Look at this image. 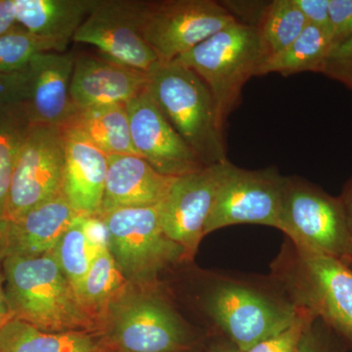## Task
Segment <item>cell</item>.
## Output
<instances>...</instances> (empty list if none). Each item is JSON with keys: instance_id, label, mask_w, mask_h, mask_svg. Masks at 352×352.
<instances>
[{"instance_id": "1", "label": "cell", "mask_w": 352, "mask_h": 352, "mask_svg": "<svg viewBox=\"0 0 352 352\" xmlns=\"http://www.w3.org/2000/svg\"><path fill=\"white\" fill-rule=\"evenodd\" d=\"M185 295L210 335L230 340L240 352L289 327L298 309L270 275L194 268Z\"/></svg>"}, {"instance_id": "2", "label": "cell", "mask_w": 352, "mask_h": 352, "mask_svg": "<svg viewBox=\"0 0 352 352\" xmlns=\"http://www.w3.org/2000/svg\"><path fill=\"white\" fill-rule=\"evenodd\" d=\"M1 267L14 318L44 332L100 333L53 252L36 258L8 256Z\"/></svg>"}, {"instance_id": "3", "label": "cell", "mask_w": 352, "mask_h": 352, "mask_svg": "<svg viewBox=\"0 0 352 352\" xmlns=\"http://www.w3.org/2000/svg\"><path fill=\"white\" fill-rule=\"evenodd\" d=\"M101 335L115 352H189L207 333L180 314L162 282L152 288L129 285L109 308Z\"/></svg>"}, {"instance_id": "4", "label": "cell", "mask_w": 352, "mask_h": 352, "mask_svg": "<svg viewBox=\"0 0 352 352\" xmlns=\"http://www.w3.org/2000/svg\"><path fill=\"white\" fill-rule=\"evenodd\" d=\"M270 275L298 309L319 317L352 344L351 267L286 238Z\"/></svg>"}, {"instance_id": "5", "label": "cell", "mask_w": 352, "mask_h": 352, "mask_svg": "<svg viewBox=\"0 0 352 352\" xmlns=\"http://www.w3.org/2000/svg\"><path fill=\"white\" fill-rule=\"evenodd\" d=\"M147 75L153 100L201 163L210 166L228 161L226 124L200 76L177 61L161 62Z\"/></svg>"}, {"instance_id": "6", "label": "cell", "mask_w": 352, "mask_h": 352, "mask_svg": "<svg viewBox=\"0 0 352 352\" xmlns=\"http://www.w3.org/2000/svg\"><path fill=\"white\" fill-rule=\"evenodd\" d=\"M266 59L258 29L237 20L175 61L200 76L226 124L239 105L242 90Z\"/></svg>"}, {"instance_id": "7", "label": "cell", "mask_w": 352, "mask_h": 352, "mask_svg": "<svg viewBox=\"0 0 352 352\" xmlns=\"http://www.w3.org/2000/svg\"><path fill=\"white\" fill-rule=\"evenodd\" d=\"M100 217L107 227L109 250L132 286H159L164 274L188 263L182 248L164 233L159 205L118 208Z\"/></svg>"}, {"instance_id": "8", "label": "cell", "mask_w": 352, "mask_h": 352, "mask_svg": "<svg viewBox=\"0 0 352 352\" xmlns=\"http://www.w3.org/2000/svg\"><path fill=\"white\" fill-rule=\"evenodd\" d=\"M280 231L296 244L351 267V236L342 201L314 183L285 176Z\"/></svg>"}, {"instance_id": "9", "label": "cell", "mask_w": 352, "mask_h": 352, "mask_svg": "<svg viewBox=\"0 0 352 352\" xmlns=\"http://www.w3.org/2000/svg\"><path fill=\"white\" fill-rule=\"evenodd\" d=\"M235 21L212 0L138 1L141 36L162 63L175 61Z\"/></svg>"}, {"instance_id": "10", "label": "cell", "mask_w": 352, "mask_h": 352, "mask_svg": "<svg viewBox=\"0 0 352 352\" xmlns=\"http://www.w3.org/2000/svg\"><path fill=\"white\" fill-rule=\"evenodd\" d=\"M285 176L274 166L245 170L231 166L205 227V236L224 227L259 224L281 228Z\"/></svg>"}, {"instance_id": "11", "label": "cell", "mask_w": 352, "mask_h": 352, "mask_svg": "<svg viewBox=\"0 0 352 352\" xmlns=\"http://www.w3.org/2000/svg\"><path fill=\"white\" fill-rule=\"evenodd\" d=\"M64 164L63 129L32 124L14 170L6 217L19 219L62 193Z\"/></svg>"}, {"instance_id": "12", "label": "cell", "mask_w": 352, "mask_h": 352, "mask_svg": "<svg viewBox=\"0 0 352 352\" xmlns=\"http://www.w3.org/2000/svg\"><path fill=\"white\" fill-rule=\"evenodd\" d=\"M232 163L223 162L176 177L166 199L159 205L164 233L193 263L215 199Z\"/></svg>"}, {"instance_id": "13", "label": "cell", "mask_w": 352, "mask_h": 352, "mask_svg": "<svg viewBox=\"0 0 352 352\" xmlns=\"http://www.w3.org/2000/svg\"><path fill=\"white\" fill-rule=\"evenodd\" d=\"M73 41L94 45L102 56L146 74L161 63L141 36L134 0H99Z\"/></svg>"}, {"instance_id": "14", "label": "cell", "mask_w": 352, "mask_h": 352, "mask_svg": "<svg viewBox=\"0 0 352 352\" xmlns=\"http://www.w3.org/2000/svg\"><path fill=\"white\" fill-rule=\"evenodd\" d=\"M126 110L134 149L155 170L179 177L206 168L164 117L147 87L126 104Z\"/></svg>"}, {"instance_id": "15", "label": "cell", "mask_w": 352, "mask_h": 352, "mask_svg": "<svg viewBox=\"0 0 352 352\" xmlns=\"http://www.w3.org/2000/svg\"><path fill=\"white\" fill-rule=\"evenodd\" d=\"M148 75L119 62L96 55L76 57L72 75V102L76 111L122 104L142 94Z\"/></svg>"}, {"instance_id": "16", "label": "cell", "mask_w": 352, "mask_h": 352, "mask_svg": "<svg viewBox=\"0 0 352 352\" xmlns=\"http://www.w3.org/2000/svg\"><path fill=\"white\" fill-rule=\"evenodd\" d=\"M76 56L71 52H45L28 66V111L34 124L64 129L76 113L69 88Z\"/></svg>"}, {"instance_id": "17", "label": "cell", "mask_w": 352, "mask_h": 352, "mask_svg": "<svg viewBox=\"0 0 352 352\" xmlns=\"http://www.w3.org/2000/svg\"><path fill=\"white\" fill-rule=\"evenodd\" d=\"M64 134L62 194L78 214L100 217L109 156L78 134L68 131Z\"/></svg>"}, {"instance_id": "18", "label": "cell", "mask_w": 352, "mask_h": 352, "mask_svg": "<svg viewBox=\"0 0 352 352\" xmlns=\"http://www.w3.org/2000/svg\"><path fill=\"white\" fill-rule=\"evenodd\" d=\"M175 179L162 175L138 155L109 156L101 215L118 208L160 205Z\"/></svg>"}, {"instance_id": "19", "label": "cell", "mask_w": 352, "mask_h": 352, "mask_svg": "<svg viewBox=\"0 0 352 352\" xmlns=\"http://www.w3.org/2000/svg\"><path fill=\"white\" fill-rule=\"evenodd\" d=\"M63 194L32 208L15 220H10L9 256L36 258L55 248L78 217Z\"/></svg>"}, {"instance_id": "20", "label": "cell", "mask_w": 352, "mask_h": 352, "mask_svg": "<svg viewBox=\"0 0 352 352\" xmlns=\"http://www.w3.org/2000/svg\"><path fill=\"white\" fill-rule=\"evenodd\" d=\"M99 0H15L20 27L38 36L71 43Z\"/></svg>"}, {"instance_id": "21", "label": "cell", "mask_w": 352, "mask_h": 352, "mask_svg": "<svg viewBox=\"0 0 352 352\" xmlns=\"http://www.w3.org/2000/svg\"><path fill=\"white\" fill-rule=\"evenodd\" d=\"M0 352H115L98 333H48L12 318L0 327Z\"/></svg>"}, {"instance_id": "22", "label": "cell", "mask_w": 352, "mask_h": 352, "mask_svg": "<svg viewBox=\"0 0 352 352\" xmlns=\"http://www.w3.org/2000/svg\"><path fill=\"white\" fill-rule=\"evenodd\" d=\"M62 129L78 134L108 156L138 155L132 144L126 105L115 104L76 111Z\"/></svg>"}, {"instance_id": "23", "label": "cell", "mask_w": 352, "mask_h": 352, "mask_svg": "<svg viewBox=\"0 0 352 352\" xmlns=\"http://www.w3.org/2000/svg\"><path fill=\"white\" fill-rule=\"evenodd\" d=\"M333 48L330 30L307 25L300 36L288 47L264 60L258 76L278 73L292 76L303 72L321 73Z\"/></svg>"}, {"instance_id": "24", "label": "cell", "mask_w": 352, "mask_h": 352, "mask_svg": "<svg viewBox=\"0 0 352 352\" xmlns=\"http://www.w3.org/2000/svg\"><path fill=\"white\" fill-rule=\"evenodd\" d=\"M122 274L109 248L94 256L83 282L80 300L101 333V323L112 303L129 286Z\"/></svg>"}, {"instance_id": "25", "label": "cell", "mask_w": 352, "mask_h": 352, "mask_svg": "<svg viewBox=\"0 0 352 352\" xmlns=\"http://www.w3.org/2000/svg\"><path fill=\"white\" fill-rule=\"evenodd\" d=\"M32 124L25 103L0 117V217H6L14 170Z\"/></svg>"}, {"instance_id": "26", "label": "cell", "mask_w": 352, "mask_h": 352, "mask_svg": "<svg viewBox=\"0 0 352 352\" xmlns=\"http://www.w3.org/2000/svg\"><path fill=\"white\" fill-rule=\"evenodd\" d=\"M307 25L293 0H274L266 4L256 25L266 58L288 47Z\"/></svg>"}, {"instance_id": "27", "label": "cell", "mask_w": 352, "mask_h": 352, "mask_svg": "<svg viewBox=\"0 0 352 352\" xmlns=\"http://www.w3.org/2000/svg\"><path fill=\"white\" fill-rule=\"evenodd\" d=\"M69 43L38 36L16 25L0 36V73H17L28 68L32 58L45 52H65Z\"/></svg>"}, {"instance_id": "28", "label": "cell", "mask_w": 352, "mask_h": 352, "mask_svg": "<svg viewBox=\"0 0 352 352\" xmlns=\"http://www.w3.org/2000/svg\"><path fill=\"white\" fill-rule=\"evenodd\" d=\"M53 254L80 298L83 282L92 261L87 236L83 230L82 215H78L73 220L58 242Z\"/></svg>"}, {"instance_id": "29", "label": "cell", "mask_w": 352, "mask_h": 352, "mask_svg": "<svg viewBox=\"0 0 352 352\" xmlns=\"http://www.w3.org/2000/svg\"><path fill=\"white\" fill-rule=\"evenodd\" d=\"M298 309V308H296ZM314 314L298 309L295 321L281 332L261 340L245 352H296L307 322Z\"/></svg>"}, {"instance_id": "30", "label": "cell", "mask_w": 352, "mask_h": 352, "mask_svg": "<svg viewBox=\"0 0 352 352\" xmlns=\"http://www.w3.org/2000/svg\"><path fill=\"white\" fill-rule=\"evenodd\" d=\"M339 337L319 317L311 316L303 331L296 352H342L336 338Z\"/></svg>"}, {"instance_id": "31", "label": "cell", "mask_w": 352, "mask_h": 352, "mask_svg": "<svg viewBox=\"0 0 352 352\" xmlns=\"http://www.w3.org/2000/svg\"><path fill=\"white\" fill-rule=\"evenodd\" d=\"M27 69L17 73H0V117L14 106L27 103L29 97Z\"/></svg>"}, {"instance_id": "32", "label": "cell", "mask_w": 352, "mask_h": 352, "mask_svg": "<svg viewBox=\"0 0 352 352\" xmlns=\"http://www.w3.org/2000/svg\"><path fill=\"white\" fill-rule=\"evenodd\" d=\"M321 74L352 90V34L339 45L333 47Z\"/></svg>"}, {"instance_id": "33", "label": "cell", "mask_w": 352, "mask_h": 352, "mask_svg": "<svg viewBox=\"0 0 352 352\" xmlns=\"http://www.w3.org/2000/svg\"><path fill=\"white\" fill-rule=\"evenodd\" d=\"M329 30L335 47L352 34V0H329Z\"/></svg>"}, {"instance_id": "34", "label": "cell", "mask_w": 352, "mask_h": 352, "mask_svg": "<svg viewBox=\"0 0 352 352\" xmlns=\"http://www.w3.org/2000/svg\"><path fill=\"white\" fill-rule=\"evenodd\" d=\"M83 230L92 259L102 250L109 248L107 227L101 217H83Z\"/></svg>"}, {"instance_id": "35", "label": "cell", "mask_w": 352, "mask_h": 352, "mask_svg": "<svg viewBox=\"0 0 352 352\" xmlns=\"http://www.w3.org/2000/svg\"><path fill=\"white\" fill-rule=\"evenodd\" d=\"M305 16L308 25L329 29V0H293Z\"/></svg>"}, {"instance_id": "36", "label": "cell", "mask_w": 352, "mask_h": 352, "mask_svg": "<svg viewBox=\"0 0 352 352\" xmlns=\"http://www.w3.org/2000/svg\"><path fill=\"white\" fill-rule=\"evenodd\" d=\"M190 352H240L235 344L221 336L207 333L200 344Z\"/></svg>"}, {"instance_id": "37", "label": "cell", "mask_w": 352, "mask_h": 352, "mask_svg": "<svg viewBox=\"0 0 352 352\" xmlns=\"http://www.w3.org/2000/svg\"><path fill=\"white\" fill-rule=\"evenodd\" d=\"M18 25L15 0H0V36Z\"/></svg>"}, {"instance_id": "38", "label": "cell", "mask_w": 352, "mask_h": 352, "mask_svg": "<svg viewBox=\"0 0 352 352\" xmlns=\"http://www.w3.org/2000/svg\"><path fill=\"white\" fill-rule=\"evenodd\" d=\"M14 318L10 307H9L8 300H7L6 291V277H4L3 270L0 265V327L4 325L6 322Z\"/></svg>"}, {"instance_id": "39", "label": "cell", "mask_w": 352, "mask_h": 352, "mask_svg": "<svg viewBox=\"0 0 352 352\" xmlns=\"http://www.w3.org/2000/svg\"><path fill=\"white\" fill-rule=\"evenodd\" d=\"M340 199L342 201V207H344V214H346L347 227H349L352 247V177L344 185ZM351 268L352 270V264Z\"/></svg>"}, {"instance_id": "40", "label": "cell", "mask_w": 352, "mask_h": 352, "mask_svg": "<svg viewBox=\"0 0 352 352\" xmlns=\"http://www.w3.org/2000/svg\"><path fill=\"white\" fill-rule=\"evenodd\" d=\"M9 228L10 220L0 217V265L9 256Z\"/></svg>"}]
</instances>
